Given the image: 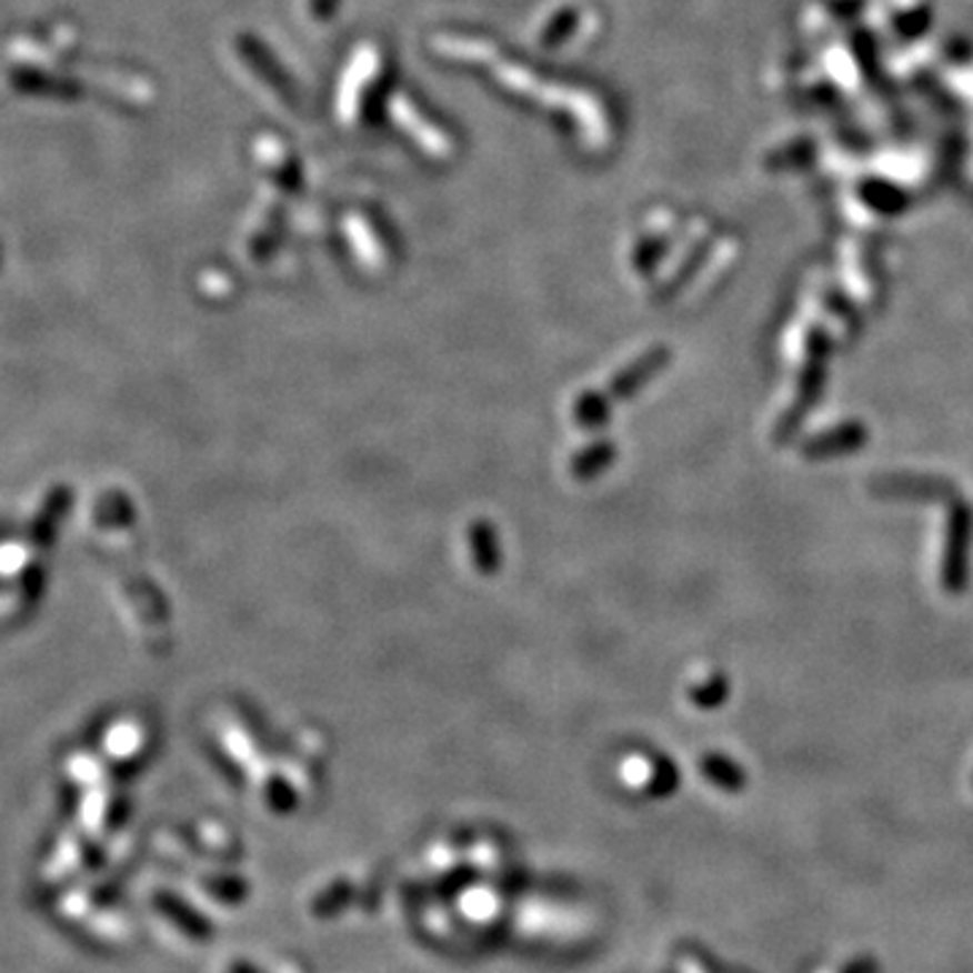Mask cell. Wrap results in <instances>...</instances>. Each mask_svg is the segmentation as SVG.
I'll return each mask as SVG.
<instances>
[{
    "instance_id": "cell-1",
    "label": "cell",
    "mask_w": 973,
    "mask_h": 973,
    "mask_svg": "<svg viewBox=\"0 0 973 973\" xmlns=\"http://www.w3.org/2000/svg\"><path fill=\"white\" fill-rule=\"evenodd\" d=\"M154 909H158L171 925H177L179 933H184L187 939L209 941L211 935H214V927H211L209 916L195 912V909H192L182 895H177V892H165V890L154 892Z\"/></svg>"
},
{
    "instance_id": "cell-2",
    "label": "cell",
    "mask_w": 973,
    "mask_h": 973,
    "mask_svg": "<svg viewBox=\"0 0 973 973\" xmlns=\"http://www.w3.org/2000/svg\"><path fill=\"white\" fill-rule=\"evenodd\" d=\"M971 541V511L965 506H954L952 530H950V552H946V590H963L965 582V554Z\"/></svg>"
},
{
    "instance_id": "cell-3",
    "label": "cell",
    "mask_w": 973,
    "mask_h": 973,
    "mask_svg": "<svg viewBox=\"0 0 973 973\" xmlns=\"http://www.w3.org/2000/svg\"><path fill=\"white\" fill-rule=\"evenodd\" d=\"M703 773H706V779L711 784H716V788L728 790V792H739L744 790L746 776L744 771H741V765L730 763L728 758H722V754H706L701 763Z\"/></svg>"
},
{
    "instance_id": "cell-4",
    "label": "cell",
    "mask_w": 973,
    "mask_h": 973,
    "mask_svg": "<svg viewBox=\"0 0 973 973\" xmlns=\"http://www.w3.org/2000/svg\"><path fill=\"white\" fill-rule=\"evenodd\" d=\"M860 441H863V430H860L857 425L839 428V430H833L831 439H820V441H814V444H809L806 452L811 454V458H827V454L841 452V449H844V452L846 449H854L860 444Z\"/></svg>"
},
{
    "instance_id": "cell-5",
    "label": "cell",
    "mask_w": 973,
    "mask_h": 973,
    "mask_svg": "<svg viewBox=\"0 0 973 973\" xmlns=\"http://www.w3.org/2000/svg\"><path fill=\"white\" fill-rule=\"evenodd\" d=\"M349 897H352V884L349 882H335L330 887H324L320 895L311 903V912L317 916H335L341 909H347Z\"/></svg>"
},
{
    "instance_id": "cell-6",
    "label": "cell",
    "mask_w": 973,
    "mask_h": 973,
    "mask_svg": "<svg viewBox=\"0 0 973 973\" xmlns=\"http://www.w3.org/2000/svg\"><path fill=\"white\" fill-rule=\"evenodd\" d=\"M205 890L222 903H239L249 895V884L241 876H217L205 882Z\"/></svg>"
},
{
    "instance_id": "cell-7",
    "label": "cell",
    "mask_w": 973,
    "mask_h": 973,
    "mask_svg": "<svg viewBox=\"0 0 973 973\" xmlns=\"http://www.w3.org/2000/svg\"><path fill=\"white\" fill-rule=\"evenodd\" d=\"M268 803H271L273 811H279V814H287V811L295 809V792L290 790V784L282 782V779H277V782L268 788Z\"/></svg>"
},
{
    "instance_id": "cell-8",
    "label": "cell",
    "mask_w": 973,
    "mask_h": 973,
    "mask_svg": "<svg viewBox=\"0 0 973 973\" xmlns=\"http://www.w3.org/2000/svg\"><path fill=\"white\" fill-rule=\"evenodd\" d=\"M230 973H260V971L254 969L252 963H247V960H233V963H230Z\"/></svg>"
}]
</instances>
